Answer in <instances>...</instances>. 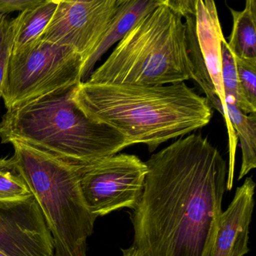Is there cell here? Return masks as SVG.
Returning a JSON list of instances; mask_svg holds the SVG:
<instances>
[{
	"mask_svg": "<svg viewBox=\"0 0 256 256\" xmlns=\"http://www.w3.org/2000/svg\"><path fill=\"white\" fill-rule=\"evenodd\" d=\"M145 163L143 194L130 215L133 246L140 256H210L227 191L218 150L192 133Z\"/></svg>",
	"mask_w": 256,
	"mask_h": 256,
	"instance_id": "obj_1",
	"label": "cell"
},
{
	"mask_svg": "<svg viewBox=\"0 0 256 256\" xmlns=\"http://www.w3.org/2000/svg\"><path fill=\"white\" fill-rule=\"evenodd\" d=\"M72 97L91 120L114 128L130 146L146 144L150 152L203 128L212 115L206 98L185 82L144 86L82 82Z\"/></svg>",
	"mask_w": 256,
	"mask_h": 256,
	"instance_id": "obj_2",
	"label": "cell"
},
{
	"mask_svg": "<svg viewBox=\"0 0 256 256\" xmlns=\"http://www.w3.org/2000/svg\"><path fill=\"white\" fill-rule=\"evenodd\" d=\"M74 88L7 110L0 122L1 142L19 140L76 166L130 146L119 132L84 114L73 100Z\"/></svg>",
	"mask_w": 256,
	"mask_h": 256,
	"instance_id": "obj_3",
	"label": "cell"
},
{
	"mask_svg": "<svg viewBox=\"0 0 256 256\" xmlns=\"http://www.w3.org/2000/svg\"><path fill=\"white\" fill-rule=\"evenodd\" d=\"M182 18L166 0L118 42L88 83L161 86L192 80Z\"/></svg>",
	"mask_w": 256,
	"mask_h": 256,
	"instance_id": "obj_4",
	"label": "cell"
},
{
	"mask_svg": "<svg viewBox=\"0 0 256 256\" xmlns=\"http://www.w3.org/2000/svg\"><path fill=\"white\" fill-rule=\"evenodd\" d=\"M13 161L41 208L54 241V256H88V239L98 217L88 209L80 166L19 140L10 142Z\"/></svg>",
	"mask_w": 256,
	"mask_h": 256,
	"instance_id": "obj_5",
	"label": "cell"
},
{
	"mask_svg": "<svg viewBox=\"0 0 256 256\" xmlns=\"http://www.w3.org/2000/svg\"><path fill=\"white\" fill-rule=\"evenodd\" d=\"M84 66L72 49L42 40L12 54L1 91L6 108L74 88L82 82Z\"/></svg>",
	"mask_w": 256,
	"mask_h": 256,
	"instance_id": "obj_6",
	"label": "cell"
},
{
	"mask_svg": "<svg viewBox=\"0 0 256 256\" xmlns=\"http://www.w3.org/2000/svg\"><path fill=\"white\" fill-rule=\"evenodd\" d=\"M185 19L187 52L194 80L211 108L226 120V96L222 79V43L226 40L218 12L212 0H166Z\"/></svg>",
	"mask_w": 256,
	"mask_h": 256,
	"instance_id": "obj_7",
	"label": "cell"
},
{
	"mask_svg": "<svg viewBox=\"0 0 256 256\" xmlns=\"http://www.w3.org/2000/svg\"><path fill=\"white\" fill-rule=\"evenodd\" d=\"M148 166L137 156L116 154L80 166V184L88 209L97 217L133 210L144 188Z\"/></svg>",
	"mask_w": 256,
	"mask_h": 256,
	"instance_id": "obj_8",
	"label": "cell"
},
{
	"mask_svg": "<svg viewBox=\"0 0 256 256\" xmlns=\"http://www.w3.org/2000/svg\"><path fill=\"white\" fill-rule=\"evenodd\" d=\"M122 0H59L40 40L70 48L84 58L85 65L101 42Z\"/></svg>",
	"mask_w": 256,
	"mask_h": 256,
	"instance_id": "obj_9",
	"label": "cell"
},
{
	"mask_svg": "<svg viewBox=\"0 0 256 256\" xmlns=\"http://www.w3.org/2000/svg\"><path fill=\"white\" fill-rule=\"evenodd\" d=\"M0 251L8 256H54L52 234L32 194L0 200Z\"/></svg>",
	"mask_w": 256,
	"mask_h": 256,
	"instance_id": "obj_10",
	"label": "cell"
},
{
	"mask_svg": "<svg viewBox=\"0 0 256 256\" xmlns=\"http://www.w3.org/2000/svg\"><path fill=\"white\" fill-rule=\"evenodd\" d=\"M256 184L246 178L218 220L210 256H244L248 253L250 228L254 206Z\"/></svg>",
	"mask_w": 256,
	"mask_h": 256,
	"instance_id": "obj_11",
	"label": "cell"
},
{
	"mask_svg": "<svg viewBox=\"0 0 256 256\" xmlns=\"http://www.w3.org/2000/svg\"><path fill=\"white\" fill-rule=\"evenodd\" d=\"M162 1V0H122L101 42L85 64L82 71V80L90 76L96 62L112 46L120 42L142 18L155 10L161 4Z\"/></svg>",
	"mask_w": 256,
	"mask_h": 256,
	"instance_id": "obj_12",
	"label": "cell"
},
{
	"mask_svg": "<svg viewBox=\"0 0 256 256\" xmlns=\"http://www.w3.org/2000/svg\"><path fill=\"white\" fill-rule=\"evenodd\" d=\"M59 0H43L34 8L22 12L13 19L12 53L23 50L40 40L56 11Z\"/></svg>",
	"mask_w": 256,
	"mask_h": 256,
	"instance_id": "obj_13",
	"label": "cell"
},
{
	"mask_svg": "<svg viewBox=\"0 0 256 256\" xmlns=\"http://www.w3.org/2000/svg\"><path fill=\"white\" fill-rule=\"evenodd\" d=\"M233 28L227 47L234 58L256 60V1L247 0L242 11L228 7Z\"/></svg>",
	"mask_w": 256,
	"mask_h": 256,
	"instance_id": "obj_14",
	"label": "cell"
},
{
	"mask_svg": "<svg viewBox=\"0 0 256 256\" xmlns=\"http://www.w3.org/2000/svg\"><path fill=\"white\" fill-rule=\"evenodd\" d=\"M226 113L230 140L232 131L236 132L242 149V164L238 176L240 180L256 167V113L246 114L228 101H226Z\"/></svg>",
	"mask_w": 256,
	"mask_h": 256,
	"instance_id": "obj_15",
	"label": "cell"
},
{
	"mask_svg": "<svg viewBox=\"0 0 256 256\" xmlns=\"http://www.w3.org/2000/svg\"><path fill=\"white\" fill-rule=\"evenodd\" d=\"M227 42L222 43V79L226 101L233 103L238 109L246 114L256 113L244 96L236 72L234 58L227 47Z\"/></svg>",
	"mask_w": 256,
	"mask_h": 256,
	"instance_id": "obj_16",
	"label": "cell"
},
{
	"mask_svg": "<svg viewBox=\"0 0 256 256\" xmlns=\"http://www.w3.org/2000/svg\"><path fill=\"white\" fill-rule=\"evenodd\" d=\"M30 196L12 158H0V200H20Z\"/></svg>",
	"mask_w": 256,
	"mask_h": 256,
	"instance_id": "obj_17",
	"label": "cell"
},
{
	"mask_svg": "<svg viewBox=\"0 0 256 256\" xmlns=\"http://www.w3.org/2000/svg\"><path fill=\"white\" fill-rule=\"evenodd\" d=\"M236 72L244 96L256 108V60L234 58Z\"/></svg>",
	"mask_w": 256,
	"mask_h": 256,
	"instance_id": "obj_18",
	"label": "cell"
},
{
	"mask_svg": "<svg viewBox=\"0 0 256 256\" xmlns=\"http://www.w3.org/2000/svg\"><path fill=\"white\" fill-rule=\"evenodd\" d=\"M13 19H8L7 16H4L0 22V100L2 83L6 73L8 61L12 53Z\"/></svg>",
	"mask_w": 256,
	"mask_h": 256,
	"instance_id": "obj_19",
	"label": "cell"
},
{
	"mask_svg": "<svg viewBox=\"0 0 256 256\" xmlns=\"http://www.w3.org/2000/svg\"><path fill=\"white\" fill-rule=\"evenodd\" d=\"M43 0H0V13L6 14L13 12L26 11L42 4Z\"/></svg>",
	"mask_w": 256,
	"mask_h": 256,
	"instance_id": "obj_20",
	"label": "cell"
},
{
	"mask_svg": "<svg viewBox=\"0 0 256 256\" xmlns=\"http://www.w3.org/2000/svg\"><path fill=\"white\" fill-rule=\"evenodd\" d=\"M122 256H140V254L136 247L132 246L125 250H122Z\"/></svg>",
	"mask_w": 256,
	"mask_h": 256,
	"instance_id": "obj_21",
	"label": "cell"
},
{
	"mask_svg": "<svg viewBox=\"0 0 256 256\" xmlns=\"http://www.w3.org/2000/svg\"><path fill=\"white\" fill-rule=\"evenodd\" d=\"M6 14H2V13H0V22H1V20H2V18L5 16Z\"/></svg>",
	"mask_w": 256,
	"mask_h": 256,
	"instance_id": "obj_22",
	"label": "cell"
},
{
	"mask_svg": "<svg viewBox=\"0 0 256 256\" xmlns=\"http://www.w3.org/2000/svg\"><path fill=\"white\" fill-rule=\"evenodd\" d=\"M0 256H8L7 254H6L5 253L2 252L0 251Z\"/></svg>",
	"mask_w": 256,
	"mask_h": 256,
	"instance_id": "obj_23",
	"label": "cell"
}]
</instances>
